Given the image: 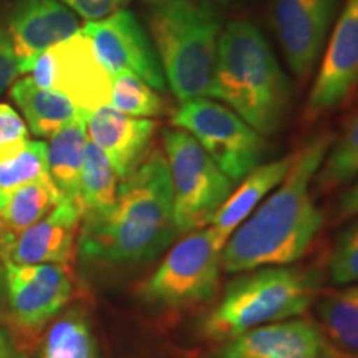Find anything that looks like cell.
I'll return each instance as SVG.
<instances>
[{"label": "cell", "mask_w": 358, "mask_h": 358, "mask_svg": "<svg viewBox=\"0 0 358 358\" xmlns=\"http://www.w3.org/2000/svg\"><path fill=\"white\" fill-rule=\"evenodd\" d=\"M332 143L334 134L320 133L295 151L284 181L224 245V271L237 274L259 267L289 266L306 254L324 221L308 186Z\"/></svg>", "instance_id": "cell-1"}, {"label": "cell", "mask_w": 358, "mask_h": 358, "mask_svg": "<svg viewBox=\"0 0 358 358\" xmlns=\"http://www.w3.org/2000/svg\"><path fill=\"white\" fill-rule=\"evenodd\" d=\"M178 236L166 156L153 150L123 179L113 209L82 221L77 249L90 262L138 266L155 261Z\"/></svg>", "instance_id": "cell-2"}, {"label": "cell", "mask_w": 358, "mask_h": 358, "mask_svg": "<svg viewBox=\"0 0 358 358\" xmlns=\"http://www.w3.org/2000/svg\"><path fill=\"white\" fill-rule=\"evenodd\" d=\"M214 98L229 103L261 134L280 128L289 108V83L252 22H231L219 37Z\"/></svg>", "instance_id": "cell-3"}, {"label": "cell", "mask_w": 358, "mask_h": 358, "mask_svg": "<svg viewBox=\"0 0 358 358\" xmlns=\"http://www.w3.org/2000/svg\"><path fill=\"white\" fill-rule=\"evenodd\" d=\"M148 27L174 95L214 96L221 17L211 0H153Z\"/></svg>", "instance_id": "cell-4"}, {"label": "cell", "mask_w": 358, "mask_h": 358, "mask_svg": "<svg viewBox=\"0 0 358 358\" xmlns=\"http://www.w3.org/2000/svg\"><path fill=\"white\" fill-rule=\"evenodd\" d=\"M319 271L268 266L227 284L216 307L201 322L203 337L226 342L257 327L302 315L320 294Z\"/></svg>", "instance_id": "cell-5"}, {"label": "cell", "mask_w": 358, "mask_h": 358, "mask_svg": "<svg viewBox=\"0 0 358 358\" xmlns=\"http://www.w3.org/2000/svg\"><path fill=\"white\" fill-rule=\"evenodd\" d=\"M163 145L173 187V214L179 234L203 229L226 203L234 182L189 133L163 129Z\"/></svg>", "instance_id": "cell-6"}, {"label": "cell", "mask_w": 358, "mask_h": 358, "mask_svg": "<svg viewBox=\"0 0 358 358\" xmlns=\"http://www.w3.org/2000/svg\"><path fill=\"white\" fill-rule=\"evenodd\" d=\"M222 245L211 227L187 232L140 289L148 306L181 310L211 301L221 272Z\"/></svg>", "instance_id": "cell-7"}, {"label": "cell", "mask_w": 358, "mask_h": 358, "mask_svg": "<svg viewBox=\"0 0 358 358\" xmlns=\"http://www.w3.org/2000/svg\"><path fill=\"white\" fill-rule=\"evenodd\" d=\"M171 122L176 128L189 133L232 182L243 181L261 164L266 153V141L261 133L234 110L209 98L181 101Z\"/></svg>", "instance_id": "cell-8"}, {"label": "cell", "mask_w": 358, "mask_h": 358, "mask_svg": "<svg viewBox=\"0 0 358 358\" xmlns=\"http://www.w3.org/2000/svg\"><path fill=\"white\" fill-rule=\"evenodd\" d=\"M30 71L37 87L60 93L85 115L110 105L111 75L82 30L38 55Z\"/></svg>", "instance_id": "cell-9"}, {"label": "cell", "mask_w": 358, "mask_h": 358, "mask_svg": "<svg viewBox=\"0 0 358 358\" xmlns=\"http://www.w3.org/2000/svg\"><path fill=\"white\" fill-rule=\"evenodd\" d=\"M82 32L108 73L131 71L159 92L166 88V77L155 45L133 13L118 10L101 20L85 24Z\"/></svg>", "instance_id": "cell-10"}, {"label": "cell", "mask_w": 358, "mask_h": 358, "mask_svg": "<svg viewBox=\"0 0 358 358\" xmlns=\"http://www.w3.org/2000/svg\"><path fill=\"white\" fill-rule=\"evenodd\" d=\"M211 358H355L334 345L320 324L287 319L221 342Z\"/></svg>", "instance_id": "cell-11"}, {"label": "cell", "mask_w": 358, "mask_h": 358, "mask_svg": "<svg viewBox=\"0 0 358 358\" xmlns=\"http://www.w3.org/2000/svg\"><path fill=\"white\" fill-rule=\"evenodd\" d=\"M6 295L17 324L38 330L60 313L73 297V279L69 266L3 264Z\"/></svg>", "instance_id": "cell-12"}, {"label": "cell", "mask_w": 358, "mask_h": 358, "mask_svg": "<svg viewBox=\"0 0 358 358\" xmlns=\"http://www.w3.org/2000/svg\"><path fill=\"white\" fill-rule=\"evenodd\" d=\"M335 12L337 0H272V24L299 80H306L315 69Z\"/></svg>", "instance_id": "cell-13"}, {"label": "cell", "mask_w": 358, "mask_h": 358, "mask_svg": "<svg viewBox=\"0 0 358 358\" xmlns=\"http://www.w3.org/2000/svg\"><path fill=\"white\" fill-rule=\"evenodd\" d=\"M83 208L64 199L29 229L0 239V259L13 266L62 264L70 266L77 250Z\"/></svg>", "instance_id": "cell-14"}, {"label": "cell", "mask_w": 358, "mask_h": 358, "mask_svg": "<svg viewBox=\"0 0 358 358\" xmlns=\"http://www.w3.org/2000/svg\"><path fill=\"white\" fill-rule=\"evenodd\" d=\"M358 82V0L342 12L306 103L303 118L315 120L337 108Z\"/></svg>", "instance_id": "cell-15"}, {"label": "cell", "mask_w": 358, "mask_h": 358, "mask_svg": "<svg viewBox=\"0 0 358 358\" xmlns=\"http://www.w3.org/2000/svg\"><path fill=\"white\" fill-rule=\"evenodd\" d=\"M80 30V22L58 0H19L10 12L7 32L20 73L53 45L64 42Z\"/></svg>", "instance_id": "cell-16"}, {"label": "cell", "mask_w": 358, "mask_h": 358, "mask_svg": "<svg viewBox=\"0 0 358 358\" xmlns=\"http://www.w3.org/2000/svg\"><path fill=\"white\" fill-rule=\"evenodd\" d=\"M155 129L156 123L151 120L134 118L111 106L87 116L88 140L105 153L122 181L146 156Z\"/></svg>", "instance_id": "cell-17"}, {"label": "cell", "mask_w": 358, "mask_h": 358, "mask_svg": "<svg viewBox=\"0 0 358 358\" xmlns=\"http://www.w3.org/2000/svg\"><path fill=\"white\" fill-rule=\"evenodd\" d=\"M292 159L294 155H290L282 159L272 161V163L259 164L243 179V185L231 192L226 203L216 213L213 222L209 224L222 248L268 192L275 189L284 181L290 166H292Z\"/></svg>", "instance_id": "cell-18"}, {"label": "cell", "mask_w": 358, "mask_h": 358, "mask_svg": "<svg viewBox=\"0 0 358 358\" xmlns=\"http://www.w3.org/2000/svg\"><path fill=\"white\" fill-rule=\"evenodd\" d=\"M10 96L17 103L29 124V131L40 138H52L77 122H87V116L64 95L35 85L24 78L10 87Z\"/></svg>", "instance_id": "cell-19"}, {"label": "cell", "mask_w": 358, "mask_h": 358, "mask_svg": "<svg viewBox=\"0 0 358 358\" xmlns=\"http://www.w3.org/2000/svg\"><path fill=\"white\" fill-rule=\"evenodd\" d=\"M87 122H77L53 134L48 145V173L64 199H80V176H82L85 151L88 145Z\"/></svg>", "instance_id": "cell-20"}, {"label": "cell", "mask_w": 358, "mask_h": 358, "mask_svg": "<svg viewBox=\"0 0 358 358\" xmlns=\"http://www.w3.org/2000/svg\"><path fill=\"white\" fill-rule=\"evenodd\" d=\"M118 174L106 158L105 153L88 141L85 151L82 176H80V199H82L83 217L100 219L106 216L118 198Z\"/></svg>", "instance_id": "cell-21"}, {"label": "cell", "mask_w": 358, "mask_h": 358, "mask_svg": "<svg viewBox=\"0 0 358 358\" xmlns=\"http://www.w3.org/2000/svg\"><path fill=\"white\" fill-rule=\"evenodd\" d=\"M62 201L64 196L52 179L30 182L20 187L0 208V239H7L29 229Z\"/></svg>", "instance_id": "cell-22"}, {"label": "cell", "mask_w": 358, "mask_h": 358, "mask_svg": "<svg viewBox=\"0 0 358 358\" xmlns=\"http://www.w3.org/2000/svg\"><path fill=\"white\" fill-rule=\"evenodd\" d=\"M317 313L334 345L358 358V284L324 295L317 302Z\"/></svg>", "instance_id": "cell-23"}, {"label": "cell", "mask_w": 358, "mask_h": 358, "mask_svg": "<svg viewBox=\"0 0 358 358\" xmlns=\"http://www.w3.org/2000/svg\"><path fill=\"white\" fill-rule=\"evenodd\" d=\"M40 358H100L92 325L80 308H71L48 329Z\"/></svg>", "instance_id": "cell-24"}, {"label": "cell", "mask_w": 358, "mask_h": 358, "mask_svg": "<svg viewBox=\"0 0 358 358\" xmlns=\"http://www.w3.org/2000/svg\"><path fill=\"white\" fill-rule=\"evenodd\" d=\"M358 174V115L352 120L337 143H332L324 163L317 171L315 187L319 192H332Z\"/></svg>", "instance_id": "cell-25"}, {"label": "cell", "mask_w": 358, "mask_h": 358, "mask_svg": "<svg viewBox=\"0 0 358 358\" xmlns=\"http://www.w3.org/2000/svg\"><path fill=\"white\" fill-rule=\"evenodd\" d=\"M48 145L45 141H29L15 158L0 163V208L20 187L30 182L48 181Z\"/></svg>", "instance_id": "cell-26"}, {"label": "cell", "mask_w": 358, "mask_h": 358, "mask_svg": "<svg viewBox=\"0 0 358 358\" xmlns=\"http://www.w3.org/2000/svg\"><path fill=\"white\" fill-rule=\"evenodd\" d=\"M129 116H158L163 111V100L158 93L131 71H118L111 77L110 105Z\"/></svg>", "instance_id": "cell-27"}, {"label": "cell", "mask_w": 358, "mask_h": 358, "mask_svg": "<svg viewBox=\"0 0 358 358\" xmlns=\"http://www.w3.org/2000/svg\"><path fill=\"white\" fill-rule=\"evenodd\" d=\"M329 277L335 285L358 282V216L335 239L329 257Z\"/></svg>", "instance_id": "cell-28"}, {"label": "cell", "mask_w": 358, "mask_h": 358, "mask_svg": "<svg viewBox=\"0 0 358 358\" xmlns=\"http://www.w3.org/2000/svg\"><path fill=\"white\" fill-rule=\"evenodd\" d=\"M29 128L10 105L0 103V163L15 158L29 145Z\"/></svg>", "instance_id": "cell-29"}, {"label": "cell", "mask_w": 358, "mask_h": 358, "mask_svg": "<svg viewBox=\"0 0 358 358\" xmlns=\"http://www.w3.org/2000/svg\"><path fill=\"white\" fill-rule=\"evenodd\" d=\"M19 75V64L13 53L10 37L6 27L0 25V93L6 92Z\"/></svg>", "instance_id": "cell-30"}, {"label": "cell", "mask_w": 358, "mask_h": 358, "mask_svg": "<svg viewBox=\"0 0 358 358\" xmlns=\"http://www.w3.org/2000/svg\"><path fill=\"white\" fill-rule=\"evenodd\" d=\"M64 2L83 19L93 22L101 20L106 15H113L127 0H64Z\"/></svg>", "instance_id": "cell-31"}, {"label": "cell", "mask_w": 358, "mask_h": 358, "mask_svg": "<svg viewBox=\"0 0 358 358\" xmlns=\"http://www.w3.org/2000/svg\"><path fill=\"white\" fill-rule=\"evenodd\" d=\"M358 216V179L340 196L335 208V222H345Z\"/></svg>", "instance_id": "cell-32"}, {"label": "cell", "mask_w": 358, "mask_h": 358, "mask_svg": "<svg viewBox=\"0 0 358 358\" xmlns=\"http://www.w3.org/2000/svg\"><path fill=\"white\" fill-rule=\"evenodd\" d=\"M13 343L10 337H8V334L3 329H0V357L6 355V353H8L10 350H13Z\"/></svg>", "instance_id": "cell-33"}, {"label": "cell", "mask_w": 358, "mask_h": 358, "mask_svg": "<svg viewBox=\"0 0 358 358\" xmlns=\"http://www.w3.org/2000/svg\"><path fill=\"white\" fill-rule=\"evenodd\" d=\"M6 297V272H3V262L0 259V302Z\"/></svg>", "instance_id": "cell-34"}, {"label": "cell", "mask_w": 358, "mask_h": 358, "mask_svg": "<svg viewBox=\"0 0 358 358\" xmlns=\"http://www.w3.org/2000/svg\"><path fill=\"white\" fill-rule=\"evenodd\" d=\"M0 358H27V357H25V353H22L20 350H17V348H13V350L6 353V355H2Z\"/></svg>", "instance_id": "cell-35"}, {"label": "cell", "mask_w": 358, "mask_h": 358, "mask_svg": "<svg viewBox=\"0 0 358 358\" xmlns=\"http://www.w3.org/2000/svg\"><path fill=\"white\" fill-rule=\"evenodd\" d=\"M3 319V313H2V310H0V320H2Z\"/></svg>", "instance_id": "cell-36"}, {"label": "cell", "mask_w": 358, "mask_h": 358, "mask_svg": "<svg viewBox=\"0 0 358 358\" xmlns=\"http://www.w3.org/2000/svg\"><path fill=\"white\" fill-rule=\"evenodd\" d=\"M216 2H222L224 3V2H227V0H216Z\"/></svg>", "instance_id": "cell-37"}]
</instances>
